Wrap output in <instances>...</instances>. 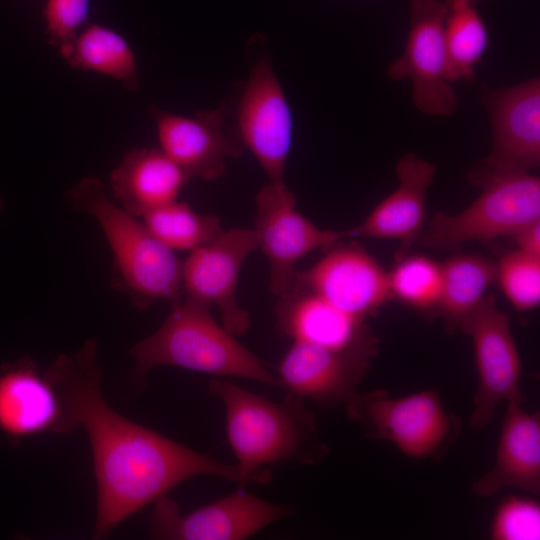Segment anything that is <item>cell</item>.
I'll return each mask as SVG.
<instances>
[{
  "label": "cell",
  "mask_w": 540,
  "mask_h": 540,
  "mask_svg": "<svg viewBox=\"0 0 540 540\" xmlns=\"http://www.w3.org/2000/svg\"><path fill=\"white\" fill-rule=\"evenodd\" d=\"M2 207H3V201H2V198L0 197V211H1Z\"/></svg>",
  "instance_id": "cell-31"
},
{
  "label": "cell",
  "mask_w": 540,
  "mask_h": 540,
  "mask_svg": "<svg viewBox=\"0 0 540 540\" xmlns=\"http://www.w3.org/2000/svg\"><path fill=\"white\" fill-rule=\"evenodd\" d=\"M447 79L473 83L475 68L489 46V32L477 0H443Z\"/></svg>",
  "instance_id": "cell-23"
},
{
  "label": "cell",
  "mask_w": 540,
  "mask_h": 540,
  "mask_svg": "<svg viewBox=\"0 0 540 540\" xmlns=\"http://www.w3.org/2000/svg\"><path fill=\"white\" fill-rule=\"evenodd\" d=\"M480 99L490 122L492 148L484 165L530 172L540 164V78L499 88L482 85Z\"/></svg>",
  "instance_id": "cell-14"
},
{
  "label": "cell",
  "mask_w": 540,
  "mask_h": 540,
  "mask_svg": "<svg viewBox=\"0 0 540 540\" xmlns=\"http://www.w3.org/2000/svg\"><path fill=\"white\" fill-rule=\"evenodd\" d=\"M496 281L510 304L520 312L540 303V257L513 250L496 262Z\"/></svg>",
  "instance_id": "cell-27"
},
{
  "label": "cell",
  "mask_w": 540,
  "mask_h": 540,
  "mask_svg": "<svg viewBox=\"0 0 540 540\" xmlns=\"http://www.w3.org/2000/svg\"><path fill=\"white\" fill-rule=\"evenodd\" d=\"M443 0H410V25L405 48L387 68L395 81L409 79L413 104L429 116L445 117L458 107L447 79Z\"/></svg>",
  "instance_id": "cell-9"
},
{
  "label": "cell",
  "mask_w": 540,
  "mask_h": 540,
  "mask_svg": "<svg viewBox=\"0 0 540 540\" xmlns=\"http://www.w3.org/2000/svg\"><path fill=\"white\" fill-rule=\"evenodd\" d=\"M209 392L223 404L226 434L243 484H267V465L319 464L330 452L305 400L287 393L272 401L234 383L214 378Z\"/></svg>",
  "instance_id": "cell-2"
},
{
  "label": "cell",
  "mask_w": 540,
  "mask_h": 540,
  "mask_svg": "<svg viewBox=\"0 0 540 540\" xmlns=\"http://www.w3.org/2000/svg\"><path fill=\"white\" fill-rule=\"evenodd\" d=\"M493 540L540 539V505L531 498L509 496L498 505L490 526Z\"/></svg>",
  "instance_id": "cell-28"
},
{
  "label": "cell",
  "mask_w": 540,
  "mask_h": 540,
  "mask_svg": "<svg viewBox=\"0 0 540 540\" xmlns=\"http://www.w3.org/2000/svg\"><path fill=\"white\" fill-rule=\"evenodd\" d=\"M66 199L99 224L113 254L112 285L136 308L145 310L160 300L171 306L182 299V261L138 217L117 206L99 178H84Z\"/></svg>",
  "instance_id": "cell-3"
},
{
  "label": "cell",
  "mask_w": 540,
  "mask_h": 540,
  "mask_svg": "<svg viewBox=\"0 0 540 540\" xmlns=\"http://www.w3.org/2000/svg\"><path fill=\"white\" fill-rule=\"evenodd\" d=\"M340 243L312 266L296 270L292 283L365 321L391 299L387 272L359 245Z\"/></svg>",
  "instance_id": "cell-15"
},
{
  "label": "cell",
  "mask_w": 540,
  "mask_h": 540,
  "mask_svg": "<svg viewBox=\"0 0 540 540\" xmlns=\"http://www.w3.org/2000/svg\"><path fill=\"white\" fill-rule=\"evenodd\" d=\"M492 468L473 482L471 492L491 497L505 488L540 494V413L526 412L523 400L506 401Z\"/></svg>",
  "instance_id": "cell-19"
},
{
  "label": "cell",
  "mask_w": 540,
  "mask_h": 540,
  "mask_svg": "<svg viewBox=\"0 0 540 540\" xmlns=\"http://www.w3.org/2000/svg\"><path fill=\"white\" fill-rule=\"evenodd\" d=\"M275 316L279 330L293 342L331 349L347 348L370 333L364 320L295 283L278 297Z\"/></svg>",
  "instance_id": "cell-20"
},
{
  "label": "cell",
  "mask_w": 540,
  "mask_h": 540,
  "mask_svg": "<svg viewBox=\"0 0 540 540\" xmlns=\"http://www.w3.org/2000/svg\"><path fill=\"white\" fill-rule=\"evenodd\" d=\"M239 142L255 157L270 182H284L293 140V117L271 61H255L237 107Z\"/></svg>",
  "instance_id": "cell-13"
},
{
  "label": "cell",
  "mask_w": 540,
  "mask_h": 540,
  "mask_svg": "<svg viewBox=\"0 0 540 540\" xmlns=\"http://www.w3.org/2000/svg\"><path fill=\"white\" fill-rule=\"evenodd\" d=\"M142 222L169 249L192 251L202 247L224 230L214 214H200L184 202L173 201L144 213Z\"/></svg>",
  "instance_id": "cell-25"
},
{
  "label": "cell",
  "mask_w": 540,
  "mask_h": 540,
  "mask_svg": "<svg viewBox=\"0 0 540 540\" xmlns=\"http://www.w3.org/2000/svg\"><path fill=\"white\" fill-rule=\"evenodd\" d=\"M480 195L457 214L436 212L418 240L425 247L452 250L471 241L514 236L540 219V180L530 172L504 171L484 164L470 173Z\"/></svg>",
  "instance_id": "cell-5"
},
{
  "label": "cell",
  "mask_w": 540,
  "mask_h": 540,
  "mask_svg": "<svg viewBox=\"0 0 540 540\" xmlns=\"http://www.w3.org/2000/svg\"><path fill=\"white\" fill-rule=\"evenodd\" d=\"M293 513L290 506L272 503L246 490L236 492L189 513L176 501L161 496L150 516V533L164 540H242Z\"/></svg>",
  "instance_id": "cell-11"
},
{
  "label": "cell",
  "mask_w": 540,
  "mask_h": 540,
  "mask_svg": "<svg viewBox=\"0 0 540 540\" xmlns=\"http://www.w3.org/2000/svg\"><path fill=\"white\" fill-rule=\"evenodd\" d=\"M151 113L160 149L189 179L215 180L225 173L228 159L242 155V145L224 130L222 109L199 111L191 117L158 108Z\"/></svg>",
  "instance_id": "cell-16"
},
{
  "label": "cell",
  "mask_w": 540,
  "mask_h": 540,
  "mask_svg": "<svg viewBox=\"0 0 540 540\" xmlns=\"http://www.w3.org/2000/svg\"><path fill=\"white\" fill-rule=\"evenodd\" d=\"M47 370L59 390L68 431L81 425L89 437L97 482L94 538L107 536L122 521L196 476L242 484L237 464L217 461L110 407L101 392L93 340L73 355H59Z\"/></svg>",
  "instance_id": "cell-1"
},
{
  "label": "cell",
  "mask_w": 540,
  "mask_h": 540,
  "mask_svg": "<svg viewBox=\"0 0 540 540\" xmlns=\"http://www.w3.org/2000/svg\"><path fill=\"white\" fill-rule=\"evenodd\" d=\"M189 177L160 148H133L110 175L111 193L140 218L176 200Z\"/></svg>",
  "instance_id": "cell-21"
},
{
  "label": "cell",
  "mask_w": 540,
  "mask_h": 540,
  "mask_svg": "<svg viewBox=\"0 0 540 540\" xmlns=\"http://www.w3.org/2000/svg\"><path fill=\"white\" fill-rule=\"evenodd\" d=\"M398 186L358 225L342 230L344 238L394 239L400 246L395 260L405 256L423 231L426 194L436 174L433 163L413 153L396 165Z\"/></svg>",
  "instance_id": "cell-17"
},
{
  "label": "cell",
  "mask_w": 540,
  "mask_h": 540,
  "mask_svg": "<svg viewBox=\"0 0 540 540\" xmlns=\"http://www.w3.org/2000/svg\"><path fill=\"white\" fill-rule=\"evenodd\" d=\"M441 270V294L436 311L449 329L459 328L496 281V262L477 254H458L442 262Z\"/></svg>",
  "instance_id": "cell-22"
},
{
  "label": "cell",
  "mask_w": 540,
  "mask_h": 540,
  "mask_svg": "<svg viewBox=\"0 0 540 540\" xmlns=\"http://www.w3.org/2000/svg\"><path fill=\"white\" fill-rule=\"evenodd\" d=\"M344 406L367 437L388 441L414 459H440L461 431L459 418L432 390L403 397L384 389L357 391Z\"/></svg>",
  "instance_id": "cell-6"
},
{
  "label": "cell",
  "mask_w": 540,
  "mask_h": 540,
  "mask_svg": "<svg viewBox=\"0 0 540 540\" xmlns=\"http://www.w3.org/2000/svg\"><path fill=\"white\" fill-rule=\"evenodd\" d=\"M0 429L15 438L69 432L59 390L47 368L41 372L24 360L0 374Z\"/></svg>",
  "instance_id": "cell-18"
},
{
  "label": "cell",
  "mask_w": 540,
  "mask_h": 540,
  "mask_svg": "<svg viewBox=\"0 0 540 540\" xmlns=\"http://www.w3.org/2000/svg\"><path fill=\"white\" fill-rule=\"evenodd\" d=\"M512 237L517 250L540 257V219L524 226Z\"/></svg>",
  "instance_id": "cell-30"
},
{
  "label": "cell",
  "mask_w": 540,
  "mask_h": 540,
  "mask_svg": "<svg viewBox=\"0 0 540 540\" xmlns=\"http://www.w3.org/2000/svg\"><path fill=\"white\" fill-rule=\"evenodd\" d=\"M377 352L371 332L343 349L293 342L279 363L278 386L321 406L344 405L358 391Z\"/></svg>",
  "instance_id": "cell-10"
},
{
  "label": "cell",
  "mask_w": 540,
  "mask_h": 540,
  "mask_svg": "<svg viewBox=\"0 0 540 540\" xmlns=\"http://www.w3.org/2000/svg\"><path fill=\"white\" fill-rule=\"evenodd\" d=\"M391 298L422 312L437 310L441 294V263L424 255H405L387 272Z\"/></svg>",
  "instance_id": "cell-26"
},
{
  "label": "cell",
  "mask_w": 540,
  "mask_h": 540,
  "mask_svg": "<svg viewBox=\"0 0 540 540\" xmlns=\"http://www.w3.org/2000/svg\"><path fill=\"white\" fill-rule=\"evenodd\" d=\"M258 249L254 229L223 231L212 242L189 252L181 263L183 298L219 310L222 325L234 336L250 327L249 313L237 300V283L245 259Z\"/></svg>",
  "instance_id": "cell-12"
},
{
  "label": "cell",
  "mask_w": 540,
  "mask_h": 540,
  "mask_svg": "<svg viewBox=\"0 0 540 540\" xmlns=\"http://www.w3.org/2000/svg\"><path fill=\"white\" fill-rule=\"evenodd\" d=\"M459 328L473 344L478 385L472 400L470 426L481 431L489 425L500 403L523 400L521 358L509 317L497 307L492 294L484 297Z\"/></svg>",
  "instance_id": "cell-7"
},
{
  "label": "cell",
  "mask_w": 540,
  "mask_h": 540,
  "mask_svg": "<svg viewBox=\"0 0 540 540\" xmlns=\"http://www.w3.org/2000/svg\"><path fill=\"white\" fill-rule=\"evenodd\" d=\"M91 0H46L42 14L49 43L65 58L89 16Z\"/></svg>",
  "instance_id": "cell-29"
},
{
  "label": "cell",
  "mask_w": 540,
  "mask_h": 540,
  "mask_svg": "<svg viewBox=\"0 0 540 540\" xmlns=\"http://www.w3.org/2000/svg\"><path fill=\"white\" fill-rule=\"evenodd\" d=\"M64 59L74 68L112 77L130 91L139 86L131 47L121 34L109 27L100 24L87 26L77 35Z\"/></svg>",
  "instance_id": "cell-24"
},
{
  "label": "cell",
  "mask_w": 540,
  "mask_h": 540,
  "mask_svg": "<svg viewBox=\"0 0 540 540\" xmlns=\"http://www.w3.org/2000/svg\"><path fill=\"white\" fill-rule=\"evenodd\" d=\"M254 231L269 263V290L276 297L291 286L296 263L316 249H329L342 231L321 229L296 209V197L284 182H269L255 197Z\"/></svg>",
  "instance_id": "cell-8"
},
{
  "label": "cell",
  "mask_w": 540,
  "mask_h": 540,
  "mask_svg": "<svg viewBox=\"0 0 540 540\" xmlns=\"http://www.w3.org/2000/svg\"><path fill=\"white\" fill-rule=\"evenodd\" d=\"M170 307L163 324L130 350L139 377L159 366H173L278 386L276 374L216 322L211 307L183 297Z\"/></svg>",
  "instance_id": "cell-4"
}]
</instances>
